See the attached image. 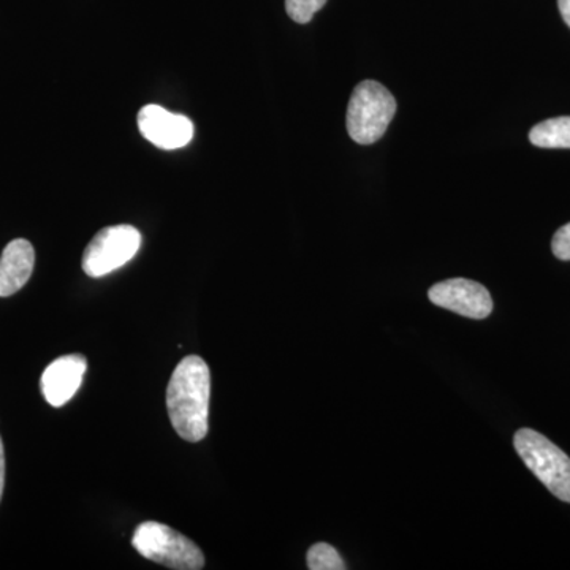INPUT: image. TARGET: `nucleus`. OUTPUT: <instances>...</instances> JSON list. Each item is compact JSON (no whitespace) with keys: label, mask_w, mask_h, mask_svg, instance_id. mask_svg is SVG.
I'll return each mask as SVG.
<instances>
[{"label":"nucleus","mask_w":570,"mask_h":570,"mask_svg":"<svg viewBox=\"0 0 570 570\" xmlns=\"http://www.w3.org/2000/svg\"><path fill=\"white\" fill-rule=\"evenodd\" d=\"M132 546L146 560L168 569L200 570L205 568L204 551L194 540L157 521H145L138 524L134 532Z\"/></svg>","instance_id":"3"},{"label":"nucleus","mask_w":570,"mask_h":570,"mask_svg":"<svg viewBox=\"0 0 570 570\" xmlns=\"http://www.w3.org/2000/svg\"><path fill=\"white\" fill-rule=\"evenodd\" d=\"M307 568L311 570H344L343 558L340 557L336 549H333L328 543L321 542L311 547L307 551Z\"/></svg>","instance_id":"11"},{"label":"nucleus","mask_w":570,"mask_h":570,"mask_svg":"<svg viewBox=\"0 0 570 570\" xmlns=\"http://www.w3.org/2000/svg\"><path fill=\"white\" fill-rule=\"evenodd\" d=\"M3 489H6V450H3L2 438H0V501H2Z\"/></svg>","instance_id":"14"},{"label":"nucleus","mask_w":570,"mask_h":570,"mask_svg":"<svg viewBox=\"0 0 570 570\" xmlns=\"http://www.w3.org/2000/svg\"><path fill=\"white\" fill-rule=\"evenodd\" d=\"M88 371V360L80 354L59 356L43 371L40 389L52 407H62L77 395Z\"/></svg>","instance_id":"8"},{"label":"nucleus","mask_w":570,"mask_h":570,"mask_svg":"<svg viewBox=\"0 0 570 570\" xmlns=\"http://www.w3.org/2000/svg\"><path fill=\"white\" fill-rule=\"evenodd\" d=\"M326 0H285L288 17L298 24H307L318 10L324 9Z\"/></svg>","instance_id":"12"},{"label":"nucleus","mask_w":570,"mask_h":570,"mask_svg":"<svg viewBox=\"0 0 570 570\" xmlns=\"http://www.w3.org/2000/svg\"><path fill=\"white\" fill-rule=\"evenodd\" d=\"M551 250H553L554 257L560 258V261H570V223L554 234Z\"/></svg>","instance_id":"13"},{"label":"nucleus","mask_w":570,"mask_h":570,"mask_svg":"<svg viewBox=\"0 0 570 570\" xmlns=\"http://www.w3.org/2000/svg\"><path fill=\"white\" fill-rule=\"evenodd\" d=\"M396 100L381 82H360L347 107V132L358 145H373L387 132L395 118Z\"/></svg>","instance_id":"2"},{"label":"nucleus","mask_w":570,"mask_h":570,"mask_svg":"<svg viewBox=\"0 0 570 570\" xmlns=\"http://www.w3.org/2000/svg\"><path fill=\"white\" fill-rule=\"evenodd\" d=\"M141 246V234L132 225H112L94 236L82 254V272L89 277L110 275L129 264Z\"/></svg>","instance_id":"5"},{"label":"nucleus","mask_w":570,"mask_h":570,"mask_svg":"<svg viewBox=\"0 0 570 570\" xmlns=\"http://www.w3.org/2000/svg\"><path fill=\"white\" fill-rule=\"evenodd\" d=\"M36 266V250L28 239H13L0 257V298L18 294L29 283Z\"/></svg>","instance_id":"9"},{"label":"nucleus","mask_w":570,"mask_h":570,"mask_svg":"<svg viewBox=\"0 0 570 570\" xmlns=\"http://www.w3.org/2000/svg\"><path fill=\"white\" fill-rule=\"evenodd\" d=\"M517 453L532 474L561 501L570 504V459L546 436L523 428L513 438Z\"/></svg>","instance_id":"4"},{"label":"nucleus","mask_w":570,"mask_h":570,"mask_svg":"<svg viewBox=\"0 0 570 570\" xmlns=\"http://www.w3.org/2000/svg\"><path fill=\"white\" fill-rule=\"evenodd\" d=\"M137 122L142 137L165 151L184 148L193 141V121L186 116L165 110L159 105H145L138 112Z\"/></svg>","instance_id":"7"},{"label":"nucleus","mask_w":570,"mask_h":570,"mask_svg":"<svg viewBox=\"0 0 570 570\" xmlns=\"http://www.w3.org/2000/svg\"><path fill=\"white\" fill-rule=\"evenodd\" d=\"M212 373L204 358L189 355L179 362L167 387V411L171 426L187 442L206 438L209 428Z\"/></svg>","instance_id":"1"},{"label":"nucleus","mask_w":570,"mask_h":570,"mask_svg":"<svg viewBox=\"0 0 570 570\" xmlns=\"http://www.w3.org/2000/svg\"><path fill=\"white\" fill-rule=\"evenodd\" d=\"M532 145L546 149H570V116L551 118L532 127Z\"/></svg>","instance_id":"10"},{"label":"nucleus","mask_w":570,"mask_h":570,"mask_svg":"<svg viewBox=\"0 0 570 570\" xmlns=\"http://www.w3.org/2000/svg\"><path fill=\"white\" fill-rule=\"evenodd\" d=\"M558 7H560L562 20L570 28V0H558Z\"/></svg>","instance_id":"15"},{"label":"nucleus","mask_w":570,"mask_h":570,"mask_svg":"<svg viewBox=\"0 0 570 570\" xmlns=\"http://www.w3.org/2000/svg\"><path fill=\"white\" fill-rule=\"evenodd\" d=\"M428 296L434 305L475 321L489 317L493 311L490 292L482 284L461 277L433 285Z\"/></svg>","instance_id":"6"}]
</instances>
